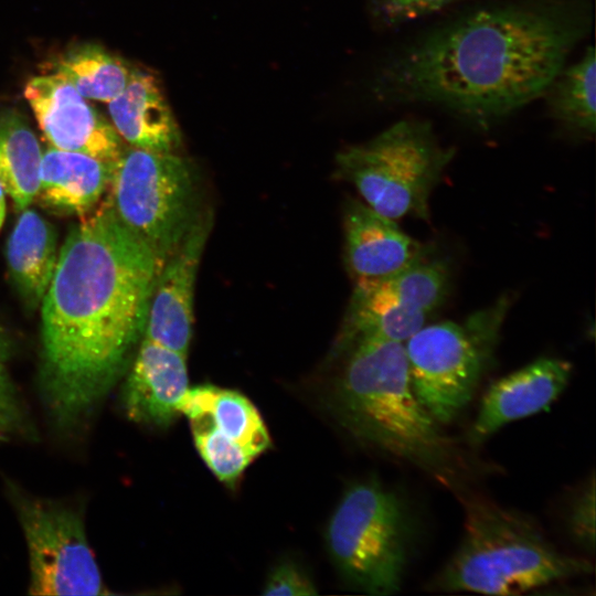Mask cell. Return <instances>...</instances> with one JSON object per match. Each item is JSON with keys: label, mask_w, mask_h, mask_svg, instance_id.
Returning <instances> with one entry per match:
<instances>
[{"label": "cell", "mask_w": 596, "mask_h": 596, "mask_svg": "<svg viewBox=\"0 0 596 596\" xmlns=\"http://www.w3.org/2000/svg\"><path fill=\"white\" fill-rule=\"evenodd\" d=\"M160 269L108 200L68 233L41 301V390L61 427L84 419L121 375Z\"/></svg>", "instance_id": "cell-1"}, {"label": "cell", "mask_w": 596, "mask_h": 596, "mask_svg": "<svg viewBox=\"0 0 596 596\" xmlns=\"http://www.w3.org/2000/svg\"><path fill=\"white\" fill-rule=\"evenodd\" d=\"M578 33L544 9H482L413 45L390 66L385 84L405 99L480 120L500 117L547 92Z\"/></svg>", "instance_id": "cell-2"}, {"label": "cell", "mask_w": 596, "mask_h": 596, "mask_svg": "<svg viewBox=\"0 0 596 596\" xmlns=\"http://www.w3.org/2000/svg\"><path fill=\"white\" fill-rule=\"evenodd\" d=\"M341 356L336 404L358 438L455 493L482 472L486 464L446 434L416 397L403 342L366 340Z\"/></svg>", "instance_id": "cell-3"}, {"label": "cell", "mask_w": 596, "mask_h": 596, "mask_svg": "<svg viewBox=\"0 0 596 596\" xmlns=\"http://www.w3.org/2000/svg\"><path fill=\"white\" fill-rule=\"evenodd\" d=\"M461 541L429 588L517 595L587 575L592 563L557 550L532 519L465 489Z\"/></svg>", "instance_id": "cell-4"}, {"label": "cell", "mask_w": 596, "mask_h": 596, "mask_svg": "<svg viewBox=\"0 0 596 596\" xmlns=\"http://www.w3.org/2000/svg\"><path fill=\"white\" fill-rule=\"evenodd\" d=\"M412 540L406 501L376 478L347 488L326 532L329 554L342 577L372 595L401 589Z\"/></svg>", "instance_id": "cell-5"}, {"label": "cell", "mask_w": 596, "mask_h": 596, "mask_svg": "<svg viewBox=\"0 0 596 596\" xmlns=\"http://www.w3.org/2000/svg\"><path fill=\"white\" fill-rule=\"evenodd\" d=\"M510 296H501L461 321L423 326L404 342L416 397L441 425L470 403L499 343Z\"/></svg>", "instance_id": "cell-6"}, {"label": "cell", "mask_w": 596, "mask_h": 596, "mask_svg": "<svg viewBox=\"0 0 596 596\" xmlns=\"http://www.w3.org/2000/svg\"><path fill=\"white\" fill-rule=\"evenodd\" d=\"M453 157L454 150L438 143L428 124L401 120L341 151L337 172L377 213L428 221L430 194Z\"/></svg>", "instance_id": "cell-7"}, {"label": "cell", "mask_w": 596, "mask_h": 596, "mask_svg": "<svg viewBox=\"0 0 596 596\" xmlns=\"http://www.w3.org/2000/svg\"><path fill=\"white\" fill-rule=\"evenodd\" d=\"M108 190L116 216L161 268L202 213L196 171L178 152L125 148L113 163Z\"/></svg>", "instance_id": "cell-8"}, {"label": "cell", "mask_w": 596, "mask_h": 596, "mask_svg": "<svg viewBox=\"0 0 596 596\" xmlns=\"http://www.w3.org/2000/svg\"><path fill=\"white\" fill-rule=\"evenodd\" d=\"M450 285L447 262L429 248L404 269L385 277L355 279L334 343L343 355L359 342H405L444 302Z\"/></svg>", "instance_id": "cell-9"}, {"label": "cell", "mask_w": 596, "mask_h": 596, "mask_svg": "<svg viewBox=\"0 0 596 596\" xmlns=\"http://www.w3.org/2000/svg\"><path fill=\"white\" fill-rule=\"evenodd\" d=\"M25 538L32 595H107L82 517L55 501L11 487Z\"/></svg>", "instance_id": "cell-10"}, {"label": "cell", "mask_w": 596, "mask_h": 596, "mask_svg": "<svg viewBox=\"0 0 596 596\" xmlns=\"http://www.w3.org/2000/svg\"><path fill=\"white\" fill-rule=\"evenodd\" d=\"M181 414L189 419L200 457L227 486H234L270 446L258 409L240 392L211 384L190 387L181 402Z\"/></svg>", "instance_id": "cell-11"}, {"label": "cell", "mask_w": 596, "mask_h": 596, "mask_svg": "<svg viewBox=\"0 0 596 596\" xmlns=\"http://www.w3.org/2000/svg\"><path fill=\"white\" fill-rule=\"evenodd\" d=\"M24 97L52 148L81 152L114 163L125 149L113 124L56 74L32 77Z\"/></svg>", "instance_id": "cell-12"}, {"label": "cell", "mask_w": 596, "mask_h": 596, "mask_svg": "<svg viewBox=\"0 0 596 596\" xmlns=\"http://www.w3.org/2000/svg\"><path fill=\"white\" fill-rule=\"evenodd\" d=\"M212 227V215L200 214L156 279L143 338L188 355L192 339L193 296L201 256Z\"/></svg>", "instance_id": "cell-13"}, {"label": "cell", "mask_w": 596, "mask_h": 596, "mask_svg": "<svg viewBox=\"0 0 596 596\" xmlns=\"http://www.w3.org/2000/svg\"><path fill=\"white\" fill-rule=\"evenodd\" d=\"M572 369L566 360L540 358L497 380L482 397L470 443L480 444L507 424L549 407L567 386Z\"/></svg>", "instance_id": "cell-14"}, {"label": "cell", "mask_w": 596, "mask_h": 596, "mask_svg": "<svg viewBox=\"0 0 596 596\" xmlns=\"http://www.w3.org/2000/svg\"><path fill=\"white\" fill-rule=\"evenodd\" d=\"M189 386L187 355L141 339L123 387V406L129 419L164 427L180 415Z\"/></svg>", "instance_id": "cell-15"}, {"label": "cell", "mask_w": 596, "mask_h": 596, "mask_svg": "<svg viewBox=\"0 0 596 596\" xmlns=\"http://www.w3.org/2000/svg\"><path fill=\"white\" fill-rule=\"evenodd\" d=\"M344 258L355 279L393 275L423 256V245L364 202L350 199L343 210Z\"/></svg>", "instance_id": "cell-16"}, {"label": "cell", "mask_w": 596, "mask_h": 596, "mask_svg": "<svg viewBox=\"0 0 596 596\" xmlns=\"http://www.w3.org/2000/svg\"><path fill=\"white\" fill-rule=\"evenodd\" d=\"M111 123L130 147L178 152L182 136L157 76L134 66L125 88L108 103Z\"/></svg>", "instance_id": "cell-17"}, {"label": "cell", "mask_w": 596, "mask_h": 596, "mask_svg": "<svg viewBox=\"0 0 596 596\" xmlns=\"http://www.w3.org/2000/svg\"><path fill=\"white\" fill-rule=\"evenodd\" d=\"M113 163L49 148L42 153L36 198L50 210L86 215L109 188Z\"/></svg>", "instance_id": "cell-18"}, {"label": "cell", "mask_w": 596, "mask_h": 596, "mask_svg": "<svg viewBox=\"0 0 596 596\" xmlns=\"http://www.w3.org/2000/svg\"><path fill=\"white\" fill-rule=\"evenodd\" d=\"M53 226L36 211H21L7 242L10 276L30 308L41 305L57 262Z\"/></svg>", "instance_id": "cell-19"}, {"label": "cell", "mask_w": 596, "mask_h": 596, "mask_svg": "<svg viewBox=\"0 0 596 596\" xmlns=\"http://www.w3.org/2000/svg\"><path fill=\"white\" fill-rule=\"evenodd\" d=\"M42 152L25 118L15 109L0 111V185L17 211L36 199Z\"/></svg>", "instance_id": "cell-20"}, {"label": "cell", "mask_w": 596, "mask_h": 596, "mask_svg": "<svg viewBox=\"0 0 596 596\" xmlns=\"http://www.w3.org/2000/svg\"><path fill=\"white\" fill-rule=\"evenodd\" d=\"M132 65L100 44L81 42L50 63V70L68 82L82 96L109 103L127 85Z\"/></svg>", "instance_id": "cell-21"}, {"label": "cell", "mask_w": 596, "mask_h": 596, "mask_svg": "<svg viewBox=\"0 0 596 596\" xmlns=\"http://www.w3.org/2000/svg\"><path fill=\"white\" fill-rule=\"evenodd\" d=\"M595 70V51L589 46L581 60L563 68L549 87L556 116L579 131L592 135L596 128Z\"/></svg>", "instance_id": "cell-22"}, {"label": "cell", "mask_w": 596, "mask_h": 596, "mask_svg": "<svg viewBox=\"0 0 596 596\" xmlns=\"http://www.w3.org/2000/svg\"><path fill=\"white\" fill-rule=\"evenodd\" d=\"M595 476L581 485L568 503L565 520L573 541L587 554L595 552Z\"/></svg>", "instance_id": "cell-23"}, {"label": "cell", "mask_w": 596, "mask_h": 596, "mask_svg": "<svg viewBox=\"0 0 596 596\" xmlns=\"http://www.w3.org/2000/svg\"><path fill=\"white\" fill-rule=\"evenodd\" d=\"M6 348H0V440L28 435L31 426L14 385L7 372Z\"/></svg>", "instance_id": "cell-24"}, {"label": "cell", "mask_w": 596, "mask_h": 596, "mask_svg": "<svg viewBox=\"0 0 596 596\" xmlns=\"http://www.w3.org/2000/svg\"><path fill=\"white\" fill-rule=\"evenodd\" d=\"M263 594L270 596H307L316 595L317 589L304 570L292 562H283L270 572Z\"/></svg>", "instance_id": "cell-25"}, {"label": "cell", "mask_w": 596, "mask_h": 596, "mask_svg": "<svg viewBox=\"0 0 596 596\" xmlns=\"http://www.w3.org/2000/svg\"><path fill=\"white\" fill-rule=\"evenodd\" d=\"M453 0H377L382 13L391 21L412 20L439 10Z\"/></svg>", "instance_id": "cell-26"}, {"label": "cell", "mask_w": 596, "mask_h": 596, "mask_svg": "<svg viewBox=\"0 0 596 596\" xmlns=\"http://www.w3.org/2000/svg\"><path fill=\"white\" fill-rule=\"evenodd\" d=\"M6 217V192L0 185V228Z\"/></svg>", "instance_id": "cell-27"}, {"label": "cell", "mask_w": 596, "mask_h": 596, "mask_svg": "<svg viewBox=\"0 0 596 596\" xmlns=\"http://www.w3.org/2000/svg\"><path fill=\"white\" fill-rule=\"evenodd\" d=\"M0 348L7 349L6 341L1 337H0Z\"/></svg>", "instance_id": "cell-28"}]
</instances>
